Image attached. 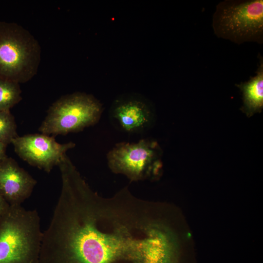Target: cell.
Listing matches in <instances>:
<instances>
[{"label": "cell", "instance_id": "6da1fadb", "mask_svg": "<svg viewBox=\"0 0 263 263\" xmlns=\"http://www.w3.org/2000/svg\"><path fill=\"white\" fill-rule=\"evenodd\" d=\"M42 236L36 210L9 205L0 217V263H39Z\"/></svg>", "mask_w": 263, "mask_h": 263}, {"label": "cell", "instance_id": "7a4b0ae2", "mask_svg": "<svg viewBox=\"0 0 263 263\" xmlns=\"http://www.w3.org/2000/svg\"><path fill=\"white\" fill-rule=\"evenodd\" d=\"M40 60V45L28 30L0 21V78L25 83L37 74Z\"/></svg>", "mask_w": 263, "mask_h": 263}, {"label": "cell", "instance_id": "3957f363", "mask_svg": "<svg viewBox=\"0 0 263 263\" xmlns=\"http://www.w3.org/2000/svg\"><path fill=\"white\" fill-rule=\"evenodd\" d=\"M212 27L218 37L235 43H262L263 0H225L220 2L213 15Z\"/></svg>", "mask_w": 263, "mask_h": 263}, {"label": "cell", "instance_id": "277c9868", "mask_svg": "<svg viewBox=\"0 0 263 263\" xmlns=\"http://www.w3.org/2000/svg\"><path fill=\"white\" fill-rule=\"evenodd\" d=\"M102 112L101 104L91 95L75 93L63 95L49 107L39 131L53 136L80 132L96 124Z\"/></svg>", "mask_w": 263, "mask_h": 263}, {"label": "cell", "instance_id": "5b68a950", "mask_svg": "<svg viewBox=\"0 0 263 263\" xmlns=\"http://www.w3.org/2000/svg\"><path fill=\"white\" fill-rule=\"evenodd\" d=\"M158 152L155 142L143 139L136 143L116 144L107 154V159L113 171L138 180L157 172L160 166Z\"/></svg>", "mask_w": 263, "mask_h": 263}, {"label": "cell", "instance_id": "8992f818", "mask_svg": "<svg viewBox=\"0 0 263 263\" xmlns=\"http://www.w3.org/2000/svg\"><path fill=\"white\" fill-rule=\"evenodd\" d=\"M11 144L21 159L47 173L58 166L67 151L75 145L72 142L59 143L54 136L41 133L18 136Z\"/></svg>", "mask_w": 263, "mask_h": 263}, {"label": "cell", "instance_id": "52a82bcc", "mask_svg": "<svg viewBox=\"0 0 263 263\" xmlns=\"http://www.w3.org/2000/svg\"><path fill=\"white\" fill-rule=\"evenodd\" d=\"M37 183L12 158L0 160V193L10 205H21L30 196Z\"/></svg>", "mask_w": 263, "mask_h": 263}, {"label": "cell", "instance_id": "ba28073f", "mask_svg": "<svg viewBox=\"0 0 263 263\" xmlns=\"http://www.w3.org/2000/svg\"><path fill=\"white\" fill-rule=\"evenodd\" d=\"M113 122L121 130L128 133H139L150 123L151 113L144 102L135 99L115 103L111 112Z\"/></svg>", "mask_w": 263, "mask_h": 263}, {"label": "cell", "instance_id": "9c48e42d", "mask_svg": "<svg viewBox=\"0 0 263 263\" xmlns=\"http://www.w3.org/2000/svg\"><path fill=\"white\" fill-rule=\"evenodd\" d=\"M260 59L256 75L238 85L243 92L244 108L249 113L261 111L263 106V59L261 56Z\"/></svg>", "mask_w": 263, "mask_h": 263}, {"label": "cell", "instance_id": "30bf717a", "mask_svg": "<svg viewBox=\"0 0 263 263\" xmlns=\"http://www.w3.org/2000/svg\"><path fill=\"white\" fill-rule=\"evenodd\" d=\"M19 84L0 78V112L10 109L22 99Z\"/></svg>", "mask_w": 263, "mask_h": 263}, {"label": "cell", "instance_id": "8fae6325", "mask_svg": "<svg viewBox=\"0 0 263 263\" xmlns=\"http://www.w3.org/2000/svg\"><path fill=\"white\" fill-rule=\"evenodd\" d=\"M18 136L13 115L10 111L0 112V140L8 145Z\"/></svg>", "mask_w": 263, "mask_h": 263}, {"label": "cell", "instance_id": "7c38bea8", "mask_svg": "<svg viewBox=\"0 0 263 263\" xmlns=\"http://www.w3.org/2000/svg\"><path fill=\"white\" fill-rule=\"evenodd\" d=\"M9 205L0 193V217L6 211Z\"/></svg>", "mask_w": 263, "mask_h": 263}, {"label": "cell", "instance_id": "4fadbf2b", "mask_svg": "<svg viewBox=\"0 0 263 263\" xmlns=\"http://www.w3.org/2000/svg\"><path fill=\"white\" fill-rule=\"evenodd\" d=\"M7 145L5 144L0 140V160L7 157L6 155V148Z\"/></svg>", "mask_w": 263, "mask_h": 263}, {"label": "cell", "instance_id": "5bb4252c", "mask_svg": "<svg viewBox=\"0 0 263 263\" xmlns=\"http://www.w3.org/2000/svg\"><path fill=\"white\" fill-rule=\"evenodd\" d=\"M146 233H147V232H146ZM147 236H148L147 233ZM148 238H149L148 236ZM149 249H150V241H149ZM148 257H149V253H148Z\"/></svg>", "mask_w": 263, "mask_h": 263}]
</instances>
